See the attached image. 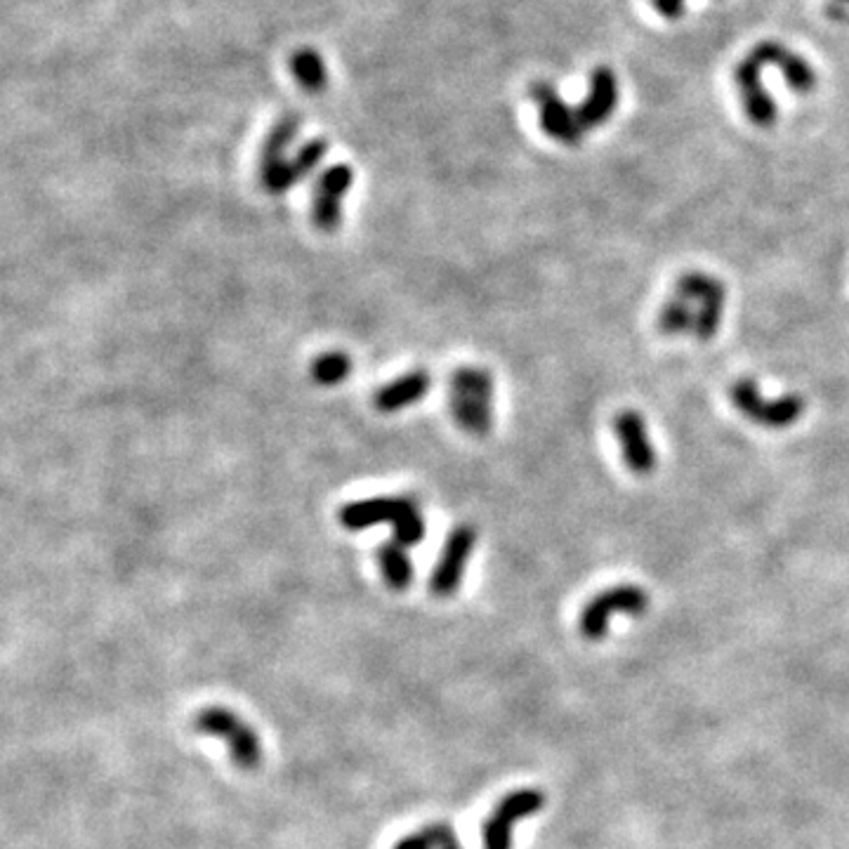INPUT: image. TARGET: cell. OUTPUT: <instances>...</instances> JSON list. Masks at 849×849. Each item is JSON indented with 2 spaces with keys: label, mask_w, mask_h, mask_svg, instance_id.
Returning <instances> with one entry per match:
<instances>
[{
  "label": "cell",
  "mask_w": 849,
  "mask_h": 849,
  "mask_svg": "<svg viewBox=\"0 0 849 849\" xmlns=\"http://www.w3.org/2000/svg\"><path fill=\"white\" fill-rule=\"evenodd\" d=\"M618 102V85L614 71L607 67H597L590 76V95L581 107L576 109L578 123H581L583 133L597 128V125L607 123L614 114Z\"/></svg>",
  "instance_id": "cell-13"
},
{
  "label": "cell",
  "mask_w": 849,
  "mask_h": 849,
  "mask_svg": "<svg viewBox=\"0 0 849 849\" xmlns=\"http://www.w3.org/2000/svg\"><path fill=\"white\" fill-rule=\"evenodd\" d=\"M352 359L345 352H326L314 359L312 364V380L321 387L342 385L352 373Z\"/></svg>",
  "instance_id": "cell-20"
},
{
  "label": "cell",
  "mask_w": 849,
  "mask_h": 849,
  "mask_svg": "<svg viewBox=\"0 0 849 849\" xmlns=\"http://www.w3.org/2000/svg\"><path fill=\"white\" fill-rule=\"evenodd\" d=\"M765 67L760 55L755 50H750L746 57L736 64L734 69V81L741 90V102L746 109V116L750 123L760 125V128H769L776 123V102L767 95L765 85L760 81V71Z\"/></svg>",
  "instance_id": "cell-10"
},
{
  "label": "cell",
  "mask_w": 849,
  "mask_h": 849,
  "mask_svg": "<svg viewBox=\"0 0 849 849\" xmlns=\"http://www.w3.org/2000/svg\"><path fill=\"white\" fill-rule=\"evenodd\" d=\"M194 727L196 732L225 741L229 753H232V760L241 769H255L260 765L262 746L258 734L234 710L222 706L203 708L194 717Z\"/></svg>",
  "instance_id": "cell-3"
},
{
  "label": "cell",
  "mask_w": 849,
  "mask_h": 849,
  "mask_svg": "<svg viewBox=\"0 0 849 849\" xmlns=\"http://www.w3.org/2000/svg\"><path fill=\"white\" fill-rule=\"evenodd\" d=\"M493 375L477 366H460L449 380V408L460 430L486 437L493 430Z\"/></svg>",
  "instance_id": "cell-2"
},
{
  "label": "cell",
  "mask_w": 849,
  "mask_h": 849,
  "mask_svg": "<svg viewBox=\"0 0 849 849\" xmlns=\"http://www.w3.org/2000/svg\"><path fill=\"white\" fill-rule=\"evenodd\" d=\"M394 849H463L456 831L446 824H434L423 828L420 833L401 838Z\"/></svg>",
  "instance_id": "cell-21"
},
{
  "label": "cell",
  "mask_w": 849,
  "mask_h": 849,
  "mask_svg": "<svg viewBox=\"0 0 849 849\" xmlns=\"http://www.w3.org/2000/svg\"><path fill=\"white\" fill-rule=\"evenodd\" d=\"M411 498H397V496H378V498H366V500H354L347 503L340 510V524L347 531H364L371 529L375 524H394L404 512L411 508Z\"/></svg>",
  "instance_id": "cell-12"
},
{
  "label": "cell",
  "mask_w": 849,
  "mask_h": 849,
  "mask_svg": "<svg viewBox=\"0 0 849 849\" xmlns=\"http://www.w3.org/2000/svg\"><path fill=\"white\" fill-rule=\"evenodd\" d=\"M758 52L760 59L765 64H776V67L781 69L783 78H786V83L791 85L795 92H812L816 88V71L812 69V64L805 62L800 55H795L788 48H783L781 43L774 41H762L753 48Z\"/></svg>",
  "instance_id": "cell-16"
},
{
  "label": "cell",
  "mask_w": 849,
  "mask_h": 849,
  "mask_svg": "<svg viewBox=\"0 0 849 849\" xmlns=\"http://www.w3.org/2000/svg\"><path fill=\"white\" fill-rule=\"evenodd\" d=\"M375 557H378L385 583L390 585L392 590L401 592L413 583V562L411 557H408L406 545H401L397 541H387L380 545L378 555Z\"/></svg>",
  "instance_id": "cell-18"
},
{
  "label": "cell",
  "mask_w": 849,
  "mask_h": 849,
  "mask_svg": "<svg viewBox=\"0 0 849 849\" xmlns=\"http://www.w3.org/2000/svg\"><path fill=\"white\" fill-rule=\"evenodd\" d=\"M614 432L628 470L637 477H649L656 470V451L642 413L633 411V408L618 411L614 418Z\"/></svg>",
  "instance_id": "cell-9"
},
{
  "label": "cell",
  "mask_w": 849,
  "mask_h": 849,
  "mask_svg": "<svg viewBox=\"0 0 849 849\" xmlns=\"http://www.w3.org/2000/svg\"><path fill=\"white\" fill-rule=\"evenodd\" d=\"M725 300L727 291L720 279L706 272L682 274L658 314V331L663 335L689 333L701 342L713 340L720 333Z\"/></svg>",
  "instance_id": "cell-1"
},
{
  "label": "cell",
  "mask_w": 849,
  "mask_h": 849,
  "mask_svg": "<svg viewBox=\"0 0 849 849\" xmlns=\"http://www.w3.org/2000/svg\"><path fill=\"white\" fill-rule=\"evenodd\" d=\"M326 154H328L326 140L305 142L298 154H295V159H288L274 175H269L262 180V187H265L269 194H286L293 184L305 180V177L326 159Z\"/></svg>",
  "instance_id": "cell-14"
},
{
  "label": "cell",
  "mask_w": 849,
  "mask_h": 849,
  "mask_svg": "<svg viewBox=\"0 0 849 849\" xmlns=\"http://www.w3.org/2000/svg\"><path fill=\"white\" fill-rule=\"evenodd\" d=\"M477 529L470 524H458L446 538L439 562L430 576V590L437 597L456 595L463 583L467 559L475 552Z\"/></svg>",
  "instance_id": "cell-6"
},
{
  "label": "cell",
  "mask_w": 849,
  "mask_h": 849,
  "mask_svg": "<svg viewBox=\"0 0 849 849\" xmlns=\"http://www.w3.org/2000/svg\"><path fill=\"white\" fill-rule=\"evenodd\" d=\"M845 3H849V0H845Z\"/></svg>",
  "instance_id": "cell-24"
},
{
  "label": "cell",
  "mask_w": 849,
  "mask_h": 849,
  "mask_svg": "<svg viewBox=\"0 0 849 849\" xmlns=\"http://www.w3.org/2000/svg\"><path fill=\"white\" fill-rule=\"evenodd\" d=\"M432 378L427 371H411L401 378L392 380L385 387H380L373 397V406L380 413H397L401 408H408L418 401L425 399V394L430 392Z\"/></svg>",
  "instance_id": "cell-15"
},
{
  "label": "cell",
  "mask_w": 849,
  "mask_h": 849,
  "mask_svg": "<svg viewBox=\"0 0 849 849\" xmlns=\"http://www.w3.org/2000/svg\"><path fill=\"white\" fill-rule=\"evenodd\" d=\"M729 397H732V404L739 408L750 423L769 427V430L795 425L807 408L800 394H786V397L767 401L753 378L736 380L732 390H729Z\"/></svg>",
  "instance_id": "cell-4"
},
{
  "label": "cell",
  "mask_w": 849,
  "mask_h": 849,
  "mask_svg": "<svg viewBox=\"0 0 849 849\" xmlns=\"http://www.w3.org/2000/svg\"><path fill=\"white\" fill-rule=\"evenodd\" d=\"M649 607V595L637 585H614V588L600 592L597 597L585 604L581 611V635L585 640H602L609 633V621L614 614L640 616Z\"/></svg>",
  "instance_id": "cell-5"
},
{
  "label": "cell",
  "mask_w": 849,
  "mask_h": 849,
  "mask_svg": "<svg viewBox=\"0 0 849 849\" xmlns=\"http://www.w3.org/2000/svg\"><path fill=\"white\" fill-rule=\"evenodd\" d=\"M531 97L541 109V128L552 140L562 144H578L583 140V128L576 111L566 107L559 92L550 83H533Z\"/></svg>",
  "instance_id": "cell-11"
},
{
  "label": "cell",
  "mask_w": 849,
  "mask_h": 849,
  "mask_svg": "<svg viewBox=\"0 0 849 849\" xmlns=\"http://www.w3.org/2000/svg\"><path fill=\"white\" fill-rule=\"evenodd\" d=\"M545 805V795L533 788H522L505 795L493 809L489 819L484 821L482 840L484 849H510L512 847V828L519 819L536 814Z\"/></svg>",
  "instance_id": "cell-7"
},
{
  "label": "cell",
  "mask_w": 849,
  "mask_h": 849,
  "mask_svg": "<svg viewBox=\"0 0 849 849\" xmlns=\"http://www.w3.org/2000/svg\"><path fill=\"white\" fill-rule=\"evenodd\" d=\"M354 173L347 163H335L321 173L312 196L314 227L324 234H335L342 225V201L350 194Z\"/></svg>",
  "instance_id": "cell-8"
},
{
  "label": "cell",
  "mask_w": 849,
  "mask_h": 849,
  "mask_svg": "<svg viewBox=\"0 0 849 849\" xmlns=\"http://www.w3.org/2000/svg\"><path fill=\"white\" fill-rule=\"evenodd\" d=\"M392 533H394V541L406 545V548H411V545H418L425 538V517L423 512L418 510V505L413 503L411 508H408L404 515H401L397 522L392 524Z\"/></svg>",
  "instance_id": "cell-22"
},
{
  "label": "cell",
  "mask_w": 849,
  "mask_h": 849,
  "mask_svg": "<svg viewBox=\"0 0 849 849\" xmlns=\"http://www.w3.org/2000/svg\"><path fill=\"white\" fill-rule=\"evenodd\" d=\"M654 8L661 12L663 17L677 19L684 12V0H654Z\"/></svg>",
  "instance_id": "cell-23"
},
{
  "label": "cell",
  "mask_w": 849,
  "mask_h": 849,
  "mask_svg": "<svg viewBox=\"0 0 849 849\" xmlns=\"http://www.w3.org/2000/svg\"><path fill=\"white\" fill-rule=\"evenodd\" d=\"M298 130H300L298 114H283L279 121L272 125V130L267 133V140L265 144H262V151H260V180L274 175L276 170L288 161L286 151L293 144Z\"/></svg>",
  "instance_id": "cell-17"
},
{
  "label": "cell",
  "mask_w": 849,
  "mask_h": 849,
  "mask_svg": "<svg viewBox=\"0 0 849 849\" xmlns=\"http://www.w3.org/2000/svg\"><path fill=\"white\" fill-rule=\"evenodd\" d=\"M291 71L293 78L298 81L300 88L307 92H324L328 85V71L324 59L317 50L312 48H300L293 52L291 57Z\"/></svg>",
  "instance_id": "cell-19"
}]
</instances>
